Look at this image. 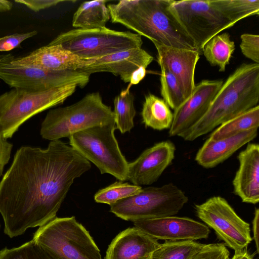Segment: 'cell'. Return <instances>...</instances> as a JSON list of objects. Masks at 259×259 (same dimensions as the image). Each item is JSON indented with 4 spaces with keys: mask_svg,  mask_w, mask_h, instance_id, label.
I'll return each instance as SVG.
<instances>
[{
    "mask_svg": "<svg viewBox=\"0 0 259 259\" xmlns=\"http://www.w3.org/2000/svg\"><path fill=\"white\" fill-rule=\"evenodd\" d=\"M76 87L72 84L42 91L12 88L0 95V136L11 138L32 116L62 104Z\"/></svg>",
    "mask_w": 259,
    "mask_h": 259,
    "instance_id": "5",
    "label": "cell"
},
{
    "mask_svg": "<svg viewBox=\"0 0 259 259\" xmlns=\"http://www.w3.org/2000/svg\"><path fill=\"white\" fill-rule=\"evenodd\" d=\"M219 10L236 24L242 19L259 14V0H213Z\"/></svg>",
    "mask_w": 259,
    "mask_h": 259,
    "instance_id": "28",
    "label": "cell"
},
{
    "mask_svg": "<svg viewBox=\"0 0 259 259\" xmlns=\"http://www.w3.org/2000/svg\"><path fill=\"white\" fill-rule=\"evenodd\" d=\"M253 256V254H250L247 250V247H246L235 251L234 255L230 259H254Z\"/></svg>",
    "mask_w": 259,
    "mask_h": 259,
    "instance_id": "39",
    "label": "cell"
},
{
    "mask_svg": "<svg viewBox=\"0 0 259 259\" xmlns=\"http://www.w3.org/2000/svg\"><path fill=\"white\" fill-rule=\"evenodd\" d=\"M159 244L158 240L140 229L129 227L112 240L104 259H150Z\"/></svg>",
    "mask_w": 259,
    "mask_h": 259,
    "instance_id": "20",
    "label": "cell"
},
{
    "mask_svg": "<svg viewBox=\"0 0 259 259\" xmlns=\"http://www.w3.org/2000/svg\"><path fill=\"white\" fill-rule=\"evenodd\" d=\"M141 115L145 126L159 131L169 128L173 119V113L166 102L152 94L145 97Z\"/></svg>",
    "mask_w": 259,
    "mask_h": 259,
    "instance_id": "23",
    "label": "cell"
},
{
    "mask_svg": "<svg viewBox=\"0 0 259 259\" xmlns=\"http://www.w3.org/2000/svg\"><path fill=\"white\" fill-rule=\"evenodd\" d=\"M113 121L110 107L104 103L99 92H94L72 105L50 110L41 123L40 134L43 139L51 141Z\"/></svg>",
    "mask_w": 259,
    "mask_h": 259,
    "instance_id": "4",
    "label": "cell"
},
{
    "mask_svg": "<svg viewBox=\"0 0 259 259\" xmlns=\"http://www.w3.org/2000/svg\"><path fill=\"white\" fill-rule=\"evenodd\" d=\"M223 82L206 79L195 84L191 95L174 110L169 136L180 137L202 118Z\"/></svg>",
    "mask_w": 259,
    "mask_h": 259,
    "instance_id": "13",
    "label": "cell"
},
{
    "mask_svg": "<svg viewBox=\"0 0 259 259\" xmlns=\"http://www.w3.org/2000/svg\"><path fill=\"white\" fill-rule=\"evenodd\" d=\"M90 162L60 140L47 148L22 147L0 182V213L10 238L41 227L56 214L74 180Z\"/></svg>",
    "mask_w": 259,
    "mask_h": 259,
    "instance_id": "1",
    "label": "cell"
},
{
    "mask_svg": "<svg viewBox=\"0 0 259 259\" xmlns=\"http://www.w3.org/2000/svg\"><path fill=\"white\" fill-rule=\"evenodd\" d=\"M146 68L141 67L136 70L132 75L130 84H137L139 83L145 76Z\"/></svg>",
    "mask_w": 259,
    "mask_h": 259,
    "instance_id": "38",
    "label": "cell"
},
{
    "mask_svg": "<svg viewBox=\"0 0 259 259\" xmlns=\"http://www.w3.org/2000/svg\"><path fill=\"white\" fill-rule=\"evenodd\" d=\"M10 56L12 61L17 64L58 71L79 70L94 61V59L81 58L59 45H48L23 57H16L11 54Z\"/></svg>",
    "mask_w": 259,
    "mask_h": 259,
    "instance_id": "17",
    "label": "cell"
},
{
    "mask_svg": "<svg viewBox=\"0 0 259 259\" xmlns=\"http://www.w3.org/2000/svg\"><path fill=\"white\" fill-rule=\"evenodd\" d=\"M133 223L135 227L158 240L195 241L207 238L210 233L206 225L187 217L172 215Z\"/></svg>",
    "mask_w": 259,
    "mask_h": 259,
    "instance_id": "14",
    "label": "cell"
},
{
    "mask_svg": "<svg viewBox=\"0 0 259 259\" xmlns=\"http://www.w3.org/2000/svg\"><path fill=\"white\" fill-rule=\"evenodd\" d=\"M188 201L182 190L169 183L142 188L139 193L110 205V211L122 220L134 222L174 215Z\"/></svg>",
    "mask_w": 259,
    "mask_h": 259,
    "instance_id": "9",
    "label": "cell"
},
{
    "mask_svg": "<svg viewBox=\"0 0 259 259\" xmlns=\"http://www.w3.org/2000/svg\"><path fill=\"white\" fill-rule=\"evenodd\" d=\"M129 88L122 90L114 99V121L116 128L121 134L129 132L134 127V119L136 114L134 97Z\"/></svg>",
    "mask_w": 259,
    "mask_h": 259,
    "instance_id": "26",
    "label": "cell"
},
{
    "mask_svg": "<svg viewBox=\"0 0 259 259\" xmlns=\"http://www.w3.org/2000/svg\"><path fill=\"white\" fill-rule=\"evenodd\" d=\"M230 252L224 243L205 244L190 259H230Z\"/></svg>",
    "mask_w": 259,
    "mask_h": 259,
    "instance_id": "32",
    "label": "cell"
},
{
    "mask_svg": "<svg viewBox=\"0 0 259 259\" xmlns=\"http://www.w3.org/2000/svg\"><path fill=\"white\" fill-rule=\"evenodd\" d=\"M258 101L259 64L243 63L223 82L203 117L180 137L195 140L256 106Z\"/></svg>",
    "mask_w": 259,
    "mask_h": 259,
    "instance_id": "3",
    "label": "cell"
},
{
    "mask_svg": "<svg viewBox=\"0 0 259 259\" xmlns=\"http://www.w3.org/2000/svg\"><path fill=\"white\" fill-rule=\"evenodd\" d=\"M13 4L11 2L0 0V13L9 11L12 9Z\"/></svg>",
    "mask_w": 259,
    "mask_h": 259,
    "instance_id": "40",
    "label": "cell"
},
{
    "mask_svg": "<svg viewBox=\"0 0 259 259\" xmlns=\"http://www.w3.org/2000/svg\"><path fill=\"white\" fill-rule=\"evenodd\" d=\"M197 217L215 232L226 246L235 251L247 247L251 242L250 225L236 213L228 201L213 196L195 205Z\"/></svg>",
    "mask_w": 259,
    "mask_h": 259,
    "instance_id": "12",
    "label": "cell"
},
{
    "mask_svg": "<svg viewBox=\"0 0 259 259\" xmlns=\"http://www.w3.org/2000/svg\"><path fill=\"white\" fill-rule=\"evenodd\" d=\"M157 51L159 66L166 67L178 79L185 92L186 99L192 93L195 86V68L200 58V53L153 44Z\"/></svg>",
    "mask_w": 259,
    "mask_h": 259,
    "instance_id": "19",
    "label": "cell"
},
{
    "mask_svg": "<svg viewBox=\"0 0 259 259\" xmlns=\"http://www.w3.org/2000/svg\"><path fill=\"white\" fill-rule=\"evenodd\" d=\"M140 35L106 27L95 29L75 28L62 32L48 45H59L84 59H97L116 52L141 48Z\"/></svg>",
    "mask_w": 259,
    "mask_h": 259,
    "instance_id": "8",
    "label": "cell"
},
{
    "mask_svg": "<svg viewBox=\"0 0 259 259\" xmlns=\"http://www.w3.org/2000/svg\"><path fill=\"white\" fill-rule=\"evenodd\" d=\"M169 9L200 54L211 38L235 24L213 0H170Z\"/></svg>",
    "mask_w": 259,
    "mask_h": 259,
    "instance_id": "10",
    "label": "cell"
},
{
    "mask_svg": "<svg viewBox=\"0 0 259 259\" xmlns=\"http://www.w3.org/2000/svg\"><path fill=\"white\" fill-rule=\"evenodd\" d=\"M240 47L242 53L255 63L259 64V36L249 33L242 34Z\"/></svg>",
    "mask_w": 259,
    "mask_h": 259,
    "instance_id": "33",
    "label": "cell"
},
{
    "mask_svg": "<svg viewBox=\"0 0 259 259\" xmlns=\"http://www.w3.org/2000/svg\"><path fill=\"white\" fill-rule=\"evenodd\" d=\"M205 244L195 241H165L152 253L150 259H190Z\"/></svg>",
    "mask_w": 259,
    "mask_h": 259,
    "instance_id": "27",
    "label": "cell"
},
{
    "mask_svg": "<svg viewBox=\"0 0 259 259\" xmlns=\"http://www.w3.org/2000/svg\"><path fill=\"white\" fill-rule=\"evenodd\" d=\"M169 4L170 0H121L107 7L112 22L123 25L153 44L199 52L170 11Z\"/></svg>",
    "mask_w": 259,
    "mask_h": 259,
    "instance_id": "2",
    "label": "cell"
},
{
    "mask_svg": "<svg viewBox=\"0 0 259 259\" xmlns=\"http://www.w3.org/2000/svg\"><path fill=\"white\" fill-rule=\"evenodd\" d=\"M259 125V105L250 109L219 125L209 138L219 140L234 136Z\"/></svg>",
    "mask_w": 259,
    "mask_h": 259,
    "instance_id": "25",
    "label": "cell"
},
{
    "mask_svg": "<svg viewBox=\"0 0 259 259\" xmlns=\"http://www.w3.org/2000/svg\"><path fill=\"white\" fill-rule=\"evenodd\" d=\"M153 59L141 48H135L94 59L93 63L78 71L89 75L101 72H110L119 76L124 82H130L133 72L141 67L146 68Z\"/></svg>",
    "mask_w": 259,
    "mask_h": 259,
    "instance_id": "16",
    "label": "cell"
},
{
    "mask_svg": "<svg viewBox=\"0 0 259 259\" xmlns=\"http://www.w3.org/2000/svg\"><path fill=\"white\" fill-rule=\"evenodd\" d=\"M257 135V128H254L221 140L208 138L198 151L195 159L204 168H212L227 159Z\"/></svg>",
    "mask_w": 259,
    "mask_h": 259,
    "instance_id": "21",
    "label": "cell"
},
{
    "mask_svg": "<svg viewBox=\"0 0 259 259\" xmlns=\"http://www.w3.org/2000/svg\"><path fill=\"white\" fill-rule=\"evenodd\" d=\"M235 49V43L230 34L223 33L211 38L204 45L203 52L206 59L213 66H218L220 72H224Z\"/></svg>",
    "mask_w": 259,
    "mask_h": 259,
    "instance_id": "24",
    "label": "cell"
},
{
    "mask_svg": "<svg viewBox=\"0 0 259 259\" xmlns=\"http://www.w3.org/2000/svg\"><path fill=\"white\" fill-rule=\"evenodd\" d=\"M115 121L95 126L69 137L70 146L101 174H109L120 181L127 180L128 162L122 154L114 135Z\"/></svg>",
    "mask_w": 259,
    "mask_h": 259,
    "instance_id": "7",
    "label": "cell"
},
{
    "mask_svg": "<svg viewBox=\"0 0 259 259\" xmlns=\"http://www.w3.org/2000/svg\"><path fill=\"white\" fill-rule=\"evenodd\" d=\"M13 145L0 136V177L10 158Z\"/></svg>",
    "mask_w": 259,
    "mask_h": 259,
    "instance_id": "36",
    "label": "cell"
},
{
    "mask_svg": "<svg viewBox=\"0 0 259 259\" xmlns=\"http://www.w3.org/2000/svg\"><path fill=\"white\" fill-rule=\"evenodd\" d=\"M259 209L256 208L254 212V216L252 221V230L253 234V239L256 249V252L259 253L258 236H259Z\"/></svg>",
    "mask_w": 259,
    "mask_h": 259,
    "instance_id": "37",
    "label": "cell"
},
{
    "mask_svg": "<svg viewBox=\"0 0 259 259\" xmlns=\"http://www.w3.org/2000/svg\"><path fill=\"white\" fill-rule=\"evenodd\" d=\"M107 1H86L74 13L72 25L77 29H95L105 27L110 18Z\"/></svg>",
    "mask_w": 259,
    "mask_h": 259,
    "instance_id": "22",
    "label": "cell"
},
{
    "mask_svg": "<svg viewBox=\"0 0 259 259\" xmlns=\"http://www.w3.org/2000/svg\"><path fill=\"white\" fill-rule=\"evenodd\" d=\"M176 147L169 141L158 143L128 162L127 180L141 186L156 182L175 158Z\"/></svg>",
    "mask_w": 259,
    "mask_h": 259,
    "instance_id": "15",
    "label": "cell"
},
{
    "mask_svg": "<svg viewBox=\"0 0 259 259\" xmlns=\"http://www.w3.org/2000/svg\"><path fill=\"white\" fill-rule=\"evenodd\" d=\"M238 159L239 168L233 180L234 193L245 203L259 201V146L248 143L241 151Z\"/></svg>",
    "mask_w": 259,
    "mask_h": 259,
    "instance_id": "18",
    "label": "cell"
},
{
    "mask_svg": "<svg viewBox=\"0 0 259 259\" xmlns=\"http://www.w3.org/2000/svg\"><path fill=\"white\" fill-rule=\"evenodd\" d=\"M142 189L140 186L117 181L98 191L94 195V200L97 203L111 205L120 200L139 193Z\"/></svg>",
    "mask_w": 259,
    "mask_h": 259,
    "instance_id": "30",
    "label": "cell"
},
{
    "mask_svg": "<svg viewBox=\"0 0 259 259\" xmlns=\"http://www.w3.org/2000/svg\"><path fill=\"white\" fill-rule=\"evenodd\" d=\"M10 56L0 55V79L12 88L42 91L72 84L83 88L90 80V75L78 70L51 71L17 64L12 61Z\"/></svg>",
    "mask_w": 259,
    "mask_h": 259,
    "instance_id": "11",
    "label": "cell"
},
{
    "mask_svg": "<svg viewBox=\"0 0 259 259\" xmlns=\"http://www.w3.org/2000/svg\"><path fill=\"white\" fill-rule=\"evenodd\" d=\"M0 259H56L33 239L22 245L0 250Z\"/></svg>",
    "mask_w": 259,
    "mask_h": 259,
    "instance_id": "31",
    "label": "cell"
},
{
    "mask_svg": "<svg viewBox=\"0 0 259 259\" xmlns=\"http://www.w3.org/2000/svg\"><path fill=\"white\" fill-rule=\"evenodd\" d=\"M36 30L14 33L0 37V51H9L19 47L24 40L37 34Z\"/></svg>",
    "mask_w": 259,
    "mask_h": 259,
    "instance_id": "34",
    "label": "cell"
},
{
    "mask_svg": "<svg viewBox=\"0 0 259 259\" xmlns=\"http://www.w3.org/2000/svg\"><path fill=\"white\" fill-rule=\"evenodd\" d=\"M160 67L161 96L168 106L175 110L186 99L185 92L177 77L166 67Z\"/></svg>",
    "mask_w": 259,
    "mask_h": 259,
    "instance_id": "29",
    "label": "cell"
},
{
    "mask_svg": "<svg viewBox=\"0 0 259 259\" xmlns=\"http://www.w3.org/2000/svg\"><path fill=\"white\" fill-rule=\"evenodd\" d=\"M32 239L56 259H102L89 232L74 216L55 217L39 227Z\"/></svg>",
    "mask_w": 259,
    "mask_h": 259,
    "instance_id": "6",
    "label": "cell"
},
{
    "mask_svg": "<svg viewBox=\"0 0 259 259\" xmlns=\"http://www.w3.org/2000/svg\"><path fill=\"white\" fill-rule=\"evenodd\" d=\"M15 2L25 6L30 10L38 12L62 3H74L76 1L65 0H15Z\"/></svg>",
    "mask_w": 259,
    "mask_h": 259,
    "instance_id": "35",
    "label": "cell"
}]
</instances>
